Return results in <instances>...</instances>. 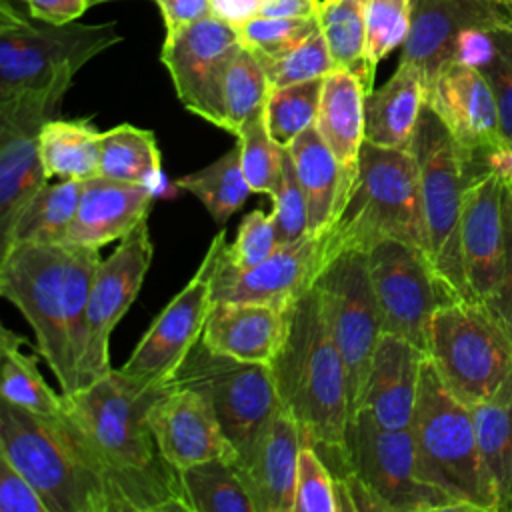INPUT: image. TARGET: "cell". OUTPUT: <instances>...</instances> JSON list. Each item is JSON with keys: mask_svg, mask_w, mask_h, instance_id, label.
<instances>
[{"mask_svg": "<svg viewBox=\"0 0 512 512\" xmlns=\"http://www.w3.org/2000/svg\"><path fill=\"white\" fill-rule=\"evenodd\" d=\"M264 16H320V0H264Z\"/></svg>", "mask_w": 512, "mask_h": 512, "instance_id": "9f6ffc18", "label": "cell"}, {"mask_svg": "<svg viewBox=\"0 0 512 512\" xmlns=\"http://www.w3.org/2000/svg\"><path fill=\"white\" fill-rule=\"evenodd\" d=\"M322 2H324V0H320V4H322Z\"/></svg>", "mask_w": 512, "mask_h": 512, "instance_id": "91938a15", "label": "cell"}, {"mask_svg": "<svg viewBox=\"0 0 512 512\" xmlns=\"http://www.w3.org/2000/svg\"><path fill=\"white\" fill-rule=\"evenodd\" d=\"M174 188L196 196L212 220L224 226L252 194V188L242 172L238 142L202 170L174 180Z\"/></svg>", "mask_w": 512, "mask_h": 512, "instance_id": "d6a6232c", "label": "cell"}, {"mask_svg": "<svg viewBox=\"0 0 512 512\" xmlns=\"http://www.w3.org/2000/svg\"><path fill=\"white\" fill-rule=\"evenodd\" d=\"M324 78L272 88L266 102V128L276 144L288 148L316 122Z\"/></svg>", "mask_w": 512, "mask_h": 512, "instance_id": "f35d334b", "label": "cell"}, {"mask_svg": "<svg viewBox=\"0 0 512 512\" xmlns=\"http://www.w3.org/2000/svg\"><path fill=\"white\" fill-rule=\"evenodd\" d=\"M228 242L222 228L184 288L164 306L144 332L130 358L118 368L142 382H168L186 354L202 338L212 308V286Z\"/></svg>", "mask_w": 512, "mask_h": 512, "instance_id": "5bb4252c", "label": "cell"}, {"mask_svg": "<svg viewBox=\"0 0 512 512\" xmlns=\"http://www.w3.org/2000/svg\"><path fill=\"white\" fill-rule=\"evenodd\" d=\"M494 30L496 28H484V26H472L462 30L456 38L452 60L484 70L496 56Z\"/></svg>", "mask_w": 512, "mask_h": 512, "instance_id": "f907efd6", "label": "cell"}, {"mask_svg": "<svg viewBox=\"0 0 512 512\" xmlns=\"http://www.w3.org/2000/svg\"><path fill=\"white\" fill-rule=\"evenodd\" d=\"M262 2L264 0H210V8L212 16L240 28L252 18L260 16Z\"/></svg>", "mask_w": 512, "mask_h": 512, "instance_id": "db71d44e", "label": "cell"}, {"mask_svg": "<svg viewBox=\"0 0 512 512\" xmlns=\"http://www.w3.org/2000/svg\"><path fill=\"white\" fill-rule=\"evenodd\" d=\"M286 312L264 302L218 300L212 302L200 340L214 354L272 364L284 340Z\"/></svg>", "mask_w": 512, "mask_h": 512, "instance_id": "d4e9b609", "label": "cell"}, {"mask_svg": "<svg viewBox=\"0 0 512 512\" xmlns=\"http://www.w3.org/2000/svg\"><path fill=\"white\" fill-rule=\"evenodd\" d=\"M472 26L512 28V12L496 0H414L400 62L414 64L428 86L452 60L458 34Z\"/></svg>", "mask_w": 512, "mask_h": 512, "instance_id": "7402d4cb", "label": "cell"}, {"mask_svg": "<svg viewBox=\"0 0 512 512\" xmlns=\"http://www.w3.org/2000/svg\"><path fill=\"white\" fill-rule=\"evenodd\" d=\"M148 426L162 456L178 472L216 458L238 460L214 406L194 388L168 380L148 410Z\"/></svg>", "mask_w": 512, "mask_h": 512, "instance_id": "ac0fdd59", "label": "cell"}, {"mask_svg": "<svg viewBox=\"0 0 512 512\" xmlns=\"http://www.w3.org/2000/svg\"><path fill=\"white\" fill-rule=\"evenodd\" d=\"M320 28V16H256L238 28L240 42L258 60L278 58L300 42H304L314 30Z\"/></svg>", "mask_w": 512, "mask_h": 512, "instance_id": "60d3db41", "label": "cell"}, {"mask_svg": "<svg viewBox=\"0 0 512 512\" xmlns=\"http://www.w3.org/2000/svg\"><path fill=\"white\" fill-rule=\"evenodd\" d=\"M382 240H400L430 258L420 170L414 154L364 140L342 208L324 232V258L328 262L342 250L368 252Z\"/></svg>", "mask_w": 512, "mask_h": 512, "instance_id": "5b68a950", "label": "cell"}, {"mask_svg": "<svg viewBox=\"0 0 512 512\" xmlns=\"http://www.w3.org/2000/svg\"><path fill=\"white\" fill-rule=\"evenodd\" d=\"M294 512H338L334 476L310 444H302L298 454Z\"/></svg>", "mask_w": 512, "mask_h": 512, "instance_id": "ee69618b", "label": "cell"}, {"mask_svg": "<svg viewBox=\"0 0 512 512\" xmlns=\"http://www.w3.org/2000/svg\"><path fill=\"white\" fill-rule=\"evenodd\" d=\"M426 92L422 72L410 62H398L390 80L366 94L364 140L382 148L410 150Z\"/></svg>", "mask_w": 512, "mask_h": 512, "instance_id": "4316f807", "label": "cell"}, {"mask_svg": "<svg viewBox=\"0 0 512 512\" xmlns=\"http://www.w3.org/2000/svg\"><path fill=\"white\" fill-rule=\"evenodd\" d=\"M508 186H510V188H512V184H508Z\"/></svg>", "mask_w": 512, "mask_h": 512, "instance_id": "94428289", "label": "cell"}, {"mask_svg": "<svg viewBox=\"0 0 512 512\" xmlns=\"http://www.w3.org/2000/svg\"><path fill=\"white\" fill-rule=\"evenodd\" d=\"M270 90L272 86L262 62L242 46L224 80L220 128L236 136L250 118L266 110Z\"/></svg>", "mask_w": 512, "mask_h": 512, "instance_id": "74e56055", "label": "cell"}, {"mask_svg": "<svg viewBox=\"0 0 512 512\" xmlns=\"http://www.w3.org/2000/svg\"><path fill=\"white\" fill-rule=\"evenodd\" d=\"M54 114L40 102L0 100V244L50 180L40 156V130Z\"/></svg>", "mask_w": 512, "mask_h": 512, "instance_id": "d6986e66", "label": "cell"}, {"mask_svg": "<svg viewBox=\"0 0 512 512\" xmlns=\"http://www.w3.org/2000/svg\"><path fill=\"white\" fill-rule=\"evenodd\" d=\"M272 202H274L272 216H274V224L278 228V236H280L282 244L294 242V240L302 238L304 234H310L308 232L306 196L298 182L296 168H294L288 148L284 150L282 176H280L278 188L272 196Z\"/></svg>", "mask_w": 512, "mask_h": 512, "instance_id": "bcb514c9", "label": "cell"}, {"mask_svg": "<svg viewBox=\"0 0 512 512\" xmlns=\"http://www.w3.org/2000/svg\"><path fill=\"white\" fill-rule=\"evenodd\" d=\"M154 188L94 176L82 180L76 216L66 234L68 244L102 248L124 238L140 220L148 218Z\"/></svg>", "mask_w": 512, "mask_h": 512, "instance_id": "484cf974", "label": "cell"}, {"mask_svg": "<svg viewBox=\"0 0 512 512\" xmlns=\"http://www.w3.org/2000/svg\"><path fill=\"white\" fill-rule=\"evenodd\" d=\"M366 256L382 332L402 336L426 352L434 312L458 296L438 276L432 260L410 244L382 240Z\"/></svg>", "mask_w": 512, "mask_h": 512, "instance_id": "4fadbf2b", "label": "cell"}, {"mask_svg": "<svg viewBox=\"0 0 512 512\" xmlns=\"http://www.w3.org/2000/svg\"><path fill=\"white\" fill-rule=\"evenodd\" d=\"M24 338L8 328H2L0 356L2 378L0 396L20 408L44 416H60L64 412V396L56 394L42 378L36 356L22 350Z\"/></svg>", "mask_w": 512, "mask_h": 512, "instance_id": "1f68e13d", "label": "cell"}, {"mask_svg": "<svg viewBox=\"0 0 512 512\" xmlns=\"http://www.w3.org/2000/svg\"><path fill=\"white\" fill-rule=\"evenodd\" d=\"M28 6V14L52 22V24H66L78 20L88 8L90 0H24Z\"/></svg>", "mask_w": 512, "mask_h": 512, "instance_id": "f5cc1de1", "label": "cell"}, {"mask_svg": "<svg viewBox=\"0 0 512 512\" xmlns=\"http://www.w3.org/2000/svg\"><path fill=\"white\" fill-rule=\"evenodd\" d=\"M410 434L416 474L422 482L446 494L458 510L498 512L480 456L472 408L446 388L428 356L422 366Z\"/></svg>", "mask_w": 512, "mask_h": 512, "instance_id": "52a82bcc", "label": "cell"}, {"mask_svg": "<svg viewBox=\"0 0 512 512\" xmlns=\"http://www.w3.org/2000/svg\"><path fill=\"white\" fill-rule=\"evenodd\" d=\"M240 48L238 28L208 16L176 32H166L160 50V60L182 106L218 128L222 124L224 80Z\"/></svg>", "mask_w": 512, "mask_h": 512, "instance_id": "2e32d148", "label": "cell"}, {"mask_svg": "<svg viewBox=\"0 0 512 512\" xmlns=\"http://www.w3.org/2000/svg\"><path fill=\"white\" fill-rule=\"evenodd\" d=\"M486 306L512 334V188L504 192V266L496 294Z\"/></svg>", "mask_w": 512, "mask_h": 512, "instance_id": "681fc988", "label": "cell"}, {"mask_svg": "<svg viewBox=\"0 0 512 512\" xmlns=\"http://www.w3.org/2000/svg\"><path fill=\"white\" fill-rule=\"evenodd\" d=\"M324 262V234H304L286 242L264 262L244 270L230 266L222 256L212 286V302L252 300L288 308L314 286Z\"/></svg>", "mask_w": 512, "mask_h": 512, "instance_id": "ffe728a7", "label": "cell"}, {"mask_svg": "<svg viewBox=\"0 0 512 512\" xmlns=\"http://www.w3.org/2000/svg\"><path fill=\"white\" fill-rule=\"evenodd\" d=\"M420 170L430 260L458 298H472L460 248L464 190L472 178L466 154L426 104L410 146Z\"/></svg>", "mask_w": 512, "mask_h": 512, "instance_id": "30bf717a", "label": "cell"}, {"mask_svg": "<svg viewBox=\"0 0 512 512\" xmlns=\"http://www.w3.org/2000/svg\"><path fill=\"white\" fill-rule=\"evenodd\" d=\"M260 62L266 70V76L272 88L290 86V84H298L314 78H324L332 70H336L326 38L322 34V28L314 30L304 42H300L290 52L278 58L260 60Z\"/></svg>", "mask_w": 512, "mask_h": 512, "instance_id": "7bdbcfd3", "label": "cell"}, {"mask_svg": "<svg viewBox=\"0 0 512 512\" xmlns=\"http://www.w3.org/2000/svg\"><path fill=\"white\" fill-rule=\"evenodd\" d=\"M100 248L14 244L0 254V294L26 318L62 394L80 390L86 310Z\"/></svg>", "mask_w": 512, "mask_h": 512, "instance_id": "7a4b0ae2", "label": "cell"}, {"mask_svg": "<svg viewBox=\"0 0 512 512\" xmlns=\"http://www.w3.org/2000/svg\"><path fill=\"white\" fill-rule=\"evenodd\" d=\"M496 2H500L502 6H506L512 12V0H496Z\"/></svg>", "mask_w": 512, "mask_h": 512, "instance_id": "6f0895ef", "label": "cell"}, {"mask_svg": "<svg viewBox=\"0 0 512 512\" xmlns=\"http://www.w3.org/2000/svg\"><path fill=\"white\" fill-rule=\"evenodd\" d=\"M158 174L160 150L152 130L118 124L102 132L98 176L152 186Z\"/></svg>", "mask_w": 512, "mask_h": 512, "instance_id": "836d02e7", "label": "cell"}, {"mask_svg": "<svg viewBox=\"0 0 512 512\" xmlns=\"http://www.w3.org/2000/svg\"><path fill=\"white\" fill-rule=\"evenodd\" d=\"M170 382L194 388L210 400L238 460L248 456L280 408L270 364L214 354L202 340L186 354Z\"/></svg>", "mask_w": 512, "mask_h": 512, "instance_id": "8fae6325", "label": "cell"}, {"mask_svg": "<svg viewBox=\"0 0 512 512\" xmlns=\"http://www.w3.org/2000/svg\"><path fill=\"white\" fill-rule=\"evenodd\" d=\"M162 12L166 32H176L184 26L212 16L210 0H154Z\"/></svg>", "mask_w": 512, "mask_h": 512, "instance_id": "816d5d0a", "label": "cell"}, {"mask_svg": "<svg viewBox=\"0 0 512 512\" xmlns=\"http://www.w3.org/2000/svg\"><path fill=\"white\" fill-rule=\"evenodd\" d=\"M280 246L282 242L272 212L252 210L242 218L234 242L226 246L224 260L230 266L244 270L264 262Z\"/></svg>", "mask_w": 512, "mask_h": 512, "instance_id": "f6af8a7d", "label": "cell"}, {"mask_svg": "<svg viewBox=\"0 0 512 512\" xmlns=\"http://www.w3.org/2000/svg\"><path fill=\"white\" fill-rule=\"evenodd\" d=\"M314 288L340 350L348 382V420L358 412L370 362L382 336V318L362 250H342L320 270Z\"/></svg>", "mask_w": 512, "mask_h": 512, "instance_id": "7c38bea8", "label": "cell"}, {"mask_svg": "<svg viewBox=\"0 0 512 512\" xmlns=\"http://www.w3.org/2000/svg\"><path fill=\"white\" fill-rule=\"evenodd\" d=\"M508 182L492 170L470 178L460 220V248L470 296L490 302L504 266V192Z\"/></svg>", "mask_w": 512, "mask_h": 512, "instance_id": "44dd1931", "label": "cell"}, {"mask_svg": "<svg viewBox=\"0 0 512 512\" xmlns=\"http://www.w3.org/2000/svg\"><path fill=\"white\" fill-rule=\"evenodd\" d=\"M426 104L466 154L472 178L480 158L502 138L494 90L482 70L450 60L428 84Z\"/></svg>", "mask_w": 512, "mask_h": 512, "instance_id": "e0dca14e", "label": "cell"}, {"mask_svg": "<svg viewBox=\"0 0 512 512\" xmlns=\"http://www.w3.org/2000/svg\"><path fill=\"white\" fill-rule=\"evenodd\" d=\"M0 512H50L34 484L0 454Z\"/></svg>", "mask_w": 512, "mask_h": 512, "instance_id": "c3c4849f", "label": "cell"}, {"mask_svg": "<svg viewBox=\"0 0 512 512\" xmlns=\"http://www.w3.org/2000/svg\"><path fill=\"white\" fill-rule=\"evenodd\" d=\"M104 2H110V0H90V8L96 4H104Z\"/></svg>", "mask_w": 512, "mask_h": 512, "instance_id": "680465c9", "label": "cell"}, {"mask_svg": "<svg viewBox=\"0 0 512 512\" xmlns=\"http://www.w3.org/2000/svg\"><path fill=\"white\" fill-rule=\"evenodd\" d=\"M426 352L410 340L382 332L358 410L386 430H408L414 416Z\"/></svg>", "mask_w": 512, "mask_h": 512, "instance_id": "cb8c5ba5", "label": "cell"}, {"mask_svg": "<svg viewBox=\"0 0 512 512\" xmlns=\"http://www.w3.org/2000/svg\"><path fill=\"white\" fill-rule=\"evenodd\" d=\"M102 132L90 120L50 118L40 130V156L48 178L88 180L98 176Z\"/></svg>", "mask_w": 512, "mask_h": 512, "instance_id": "f546056e", "label": "cell"}, {"mask_svg": "<svg viewBox=\"0 0 512 512\" xmlns=\"http://www.w3.org/2000/svg\"><path fill=\"white\" fill-rule=\"evenodd\" d=\"M342 484L352 510L444 512L458 506L416 474L414 440L408 430H386L358 410L346 426Z\"/></svg>", "mask_w": 512, "mask_h": 512, "instance_id": "9c48e42d", "label": "cell"}, {"mask_svg": "<svg viewBox=\"0 0 512 512\" xmlns=\"http://www.w3.org/2000/svg\"><path fill=\"white\" fill-rule=\"evenodd\" d=\"M368 0H324L320 28L336 68L356 74L366 92L374 90V72L366 62L364 10Z\"/></svg>", "mask_w": 512, "mask_h": 512, "instance_id": "e575fe53", "label": "cell"}, {"mask_svg": "<svg viewBox=\"0 0 512 512\" xmlns=\"http://www.w3.org/2000/svg\"><path fill=\"white\" fill-rule=\"evenodd\" d=\"M0 454L50 512H122L96 452L66 412L44 416L0 400Z\"/></svg>", "mask_w": 512, "mask_h": 512, "instance_id": "277c9868", "label": "cell"}, {"mask_svg": "<svg viewBox=\"0 0 512 512\" xmlns=\"http://www.w3.org/2000/svg\"><path fill=\"white\" fill-rule=\"evenodd\" d=\"M270 368L278 400L296 420L302 444L344 450L346 368L314 286L288 306L284 340Z\"/></svg>", "mask_w": 512, "mask_h": 512, "instance_id": "3957f363", "label": "cell"}, {"mask_svg": "<svg viewBox=\"0 0 512 512\" xmlns=\"http://www.w3.org/2000/svg\"><path fill=\"white\" fill-rule=\"evenodd\" d=\"M366 88L362 80L342 68L324 76L320 106L316 114V130L334 152V156L352 172H356L360 148L364 144V100Z\"/></svg>", "mask_w": 512, "mask_h": 512, "instance_id": "f1b7e54d", "label": "cell"}, {"mask_svg": "<svg viewBox=\"0 0 512 512\" xmlns=\"http://www.w3.org/2000/svg\"><path fill=\"white\" fill-rule=\"evenodd\" d=\"M120 40L116 22L52 24L0 0V100L58 110L80 68Z\"/></svg>", "mask_w": 512, "mask_h": 512, "instance_id": "8992f818", "label": "cell"}, {"mask_svg": "<svg viewBox=\"0 0 512 512\" xmlns=\"http://www.w3.org/2000/svg\"><path fill=\"white\" fill-rule=\"evenodd\" d=\"M426 356L470 408L512 402V334L484 302L442 304L430 320Z\"/></svg>", "mask_w": 512, "mask_h": 512, "instance_id": "ba28073f", "label": "cell"}, {"mask_svg": "<svg viewBox=\"0 0 512 512\" xmlns=\"http://www.w3.org/2000/svg\"><path fill=\"white\" fill-rule=\"evenodd\" d=\"M288 152L306 196L308 232L324 234L342 208L354 172L334 156L314 124L288 146Z\"/></svg>", "mask_w": 512, "mask_h": 512, "instance_id": "83f0119b", "label": "cell"}, {"mask_svg": "<svg viewBox=\"0 0 512 512\" xmlns=\"http://www.w3.org/2000/svg\"><path fill=\"white\" fill-rule=\"evenodd\" d=\"M300 448V428L280 404L248 456L234 462L256 512H294Z\"/></svg>", "mask_w": 512, "mask_h": 512, "instance_id": "603a6c76", "label": "cell"}, {"mask_svg": "<svg viewBox=\"0 0 512 512\" xmlns=\"http://www.w3.org/2000/svg\"><path fill=\"white\" fill-rule=\"evenodd\" d=\"M168 382H142L110 370L64 396V412L88 438L122 512H190L180 472L166 462L148 410Z\"/></svg>", "mask_w": 512, "mask_h": 512, "instance_id": "6da1fadb", "label": "cell"}, {"mask_svg": "<svg viewBox=\"0 0 512 512\" xmlns=\"http://www.w3.org/2000/svg\"><path fill=\"white\" fill-rule=\"evenodd\" d=\"M414 0H368L364 10L366 62L372 72L408 38Z\"/></svg>", "mask_w": 512, "mask_h": 512, "instance_id": "b9f144b4", "label": "cell"}, {"mask_svg": "<svg viewBox=\"0 0 512 512\" xmlns=\"http://www.w3.org/2000/svg\"><path fill=\"white\" fill-rule=\"evenodd\" d=\"M264 112L250 118L240 128L236 142L240 146L242 172L252 188V194H268L272 198L282 176V160L286 148L276 144L270 136Z\"/></svg>", "mask_w": 512, "mask_h": 512, "instance_id": "ab89813d", "label": "cell"}, {"mask_svg": "<svg viewBox=\"0 0 512 512\" xmlns=\"http://www.w3.org/2000/svg\"><path fill=\"white\" fill-rule=\"evenodd\" d=\"M190 512H256L232 460L216 458L180 470Z\"/></svg>", "mask_w": 512, "mask_h": 512, "instance_id": "8d00e7d4", "label": "cell"}, {"mask_svg": "<svg viewBox=\"0 0 512 512\" xmlns=\"http://www.w3.org/2000/svg\"><path fill=\"white\" fill-rule=\"evenodd\" d=\"M154 246L148 230V218L140 220L116 250L100 260L88 296L86 344L80 360V388L106 376L110 366V336L122 316L136 300L146 272L152 264Z\"/></svg>", "mask_w": 512, "mask_h": 512, "instance_id": "9a60e30c", "label": "cell"}, {"mask_svg": "<svg viewBox=\"0 0 512 512\" xmlns=\"http://www.w3.org/2000/svg\"><path fill=\"white\" fill-rule=\"evenodd\" d=\"M472 414L496 510L512 512V402L474 406Z\"/></svg>", "mask_w": 512, "mask_h": 512, "instance_id": "d590c367", "label": "cell"}, {"mask_svg": "<svg viewBox=\"0 0 512 512\" xmlns=\"http://www.w3.org/2000/svg\"><path fill=\"white\" fill-rule=\"evenodd\" d=\"M478 170H492L502 176L508 184H512V140L502 138L494 148H490L478 162Z\"/></svg>", "mask_w": 512, "mask_h": 512, "instance_id": "11a10c76", "label": "cell"}, {"mask_svg": "<svg viewBox=\"0 0 512 512\" xmlns=\"http://www.w3.org/2000/svg\"><path fill=\"white\" fill-rule=\"evenodd\" d=\"M82 192L80 180L46 184L20 212L8 238L0 244L4 254L14 244H60L66 240Z\"/></svg>", "mask_w": 512, "mask_h": 512, "instance_id": "4dcf8cb0", "label": "cell"}, {"mask_svg": "<svg viewBox=\"0 0 512 512\" xmlns=\"http://www.w3.org/2000/svg\"><path fill=\"white\" fill-rule=\"evenodd\" d=\"M496 56L482 70L488 78L500 116V128L512 140V28H496Z\"/></svg>", "mask_w": 512, "mask_h": 512, "instance_id": "7dc6e473", "label": "cell"}]
</instances>
